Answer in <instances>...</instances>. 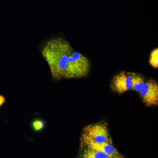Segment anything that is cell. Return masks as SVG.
Listing matches in <instances>:
<instances>
[{
	"instance_id": "cell-10",
	"label": "cell",
	"mask_w": 158,
	"mask_h": 158,
	"mask_svg": "<svg viewBox=\"0 0 158 158\" xmlns=\"http://www.w3.org/2000/svg\"><path fill=\"white\" fill-rule=\"evenodd\" d=\"M5 102V98L2 95H0V107Z\"/></svg>"
},
{
	"instance_id": "cell-5",
	"label": "cell",
	"mask_w": 158,
	"mask_h": 158,
	"mask_svg": "<svg viewBox=\"0 0 158 158\" xmlns=\"http://www.w3.org/2000/svg\"><path fill=\"white\" fill-rule=\"evenodd\" d=\"M81 147H87L101 151L110 158H125L113 144L106 143H95L81 142Z\"/></svg>"
},
{
	"instance_id": "cell-2",
	"label": "cell",
	"mask_w": 158,
	"mask_h": 158,
	"mask_svg": "<svg viewBox=\"0 0 158 158\" xmlns=\"http://www.w3.org/2000/svg\"><path fill=\"white\" fill-rule=\"evenodd\" d=\"M81 142L113 144L108 125L98 122L87 126L83 130Z\"/></svg>"
},
{
	"instance_id": "cell-7",
	"label": "cell",
	"mask_w": 158,
	"mask_h": 158,
	"mask_svg": "<svg viewBox=\"0 0 158 158\" xmlns=\"http://www.w3.org/2000/svg\"><path fill=\"white\" fill-rule=\"evenodd\" d=\"M144 84V79L140 75L135 73L133 78V86L132 90L140 91Z\"/></svg>"
},
{
	"instance_id": "cell-9",
	"label": "cell",
	"mask_w": 158,
	"mask_h": 158,
	"mask_svg": "<svg viewBox=\"0 0 158 158\" xmlns=\"http://www.w3.org/2000/svg\"><path fill=\"white\" fill-rule=\"evenodd\" d=\"M32 127L35 131H40L44 128L45 123L42 119H36L32 122Z\"/></svg>"
},
{
	"instance_id": "cell-8",
	"label": "cell",
	"mask_w": 158,
	"mask_h": 158,
	"mask_svg": "<svg viewBox=\"0 0 158 158\" xmlns=\"http://www.w3.org/2000/svg\"><path fill=\"white\" fill-rule=\"evenodd\" d=\"M158 49L155 48L152 50L150 56L149 62L150 64L153 68L158 67Z\"/></svg>"
},
{
	"instance_id": "cell-6",
	"label": "cell",
	"mask_w": 158,
	"mask_h": 158,
	"mask_svg": "<svg viewBox=\"0 0 158 158\" xmlns=\"http://www.w3.org/2000/svg\"><path fill=\"white\" fill-rule=\"evenodd\" d=\"M79 158H110L106 154L98 150L87 147H81Z\"/></svg>"
},
{
	"instance_id": "cell-3",
	"label": "cell",
	"mask_w": 158,
	"mask_h": 158,
	"mask_svg": "<svg viewBox=\"0 0 158 158\" xmlns=\"http://www.w3.org/2000/svg\"><path fill=\"white\" fill-rule=\"evenodd\" d=\"M135 73L122 71L116 75L111 81L110 87L114 92L123 94L132 90L133 78Z\"/></svg>"
},
{
	"instance_id": "cell-4",
	"label": "cell",
	"mask_w": 158,
	"mask_h": 158,
	"mask_svg": "<svg viewBox=\"0 0 158 158\" xmlns=\"http://www.w3.org/2000/svg\"><path fill=\"white\" fill-rule=\"evenodd\" d=\"M139 92L142 102L146 106H158V85L155 80L150 79Z\"/></svg>"
},
{
	"instance_id": "cell-1",
	"label": "cell",
	"mask_w": 158,
	"mask_h": 158,
	"mask_svg": "<svg viewBox=\"0 0 158 158\" xmlns=\"http://www.w3.org/2000/svg\"><path fill=\"white\" fill-rule=\"evenodd\" d=\"M41 53L54 80L80 78L89 73L90 65L88 58L74 49L64 38L48 40L42 47Z\"/></svg>"
}]
</instances>
